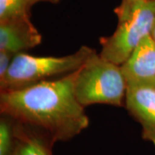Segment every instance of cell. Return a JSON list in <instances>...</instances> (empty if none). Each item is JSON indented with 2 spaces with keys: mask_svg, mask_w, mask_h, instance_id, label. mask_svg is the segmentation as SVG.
I'll list each match as a JSON object with an SVG mask.
<instances>
[{
  "mask_svg": "<svg viewBox=\"0 0 155 155\" xmlns=\"http://www.w3.org/2000/svg\"><path fill=\"white\" fill-rule=\"evenodd\" d=\"M77 71L25 88L1 91V113L43 130L54 143L74 138L89 126L84 107L75 95Z\"/></svg>",
  "mask_w": 155,
  "mask_h": 155,
  "instance_id": "cell-1",
  "label": "cell"
},
{
  "mask_svg": "<svg viewBox=\"0 0 155 155\" xmlns=\"http://www.w3.org/2000/svg\"><path fill=\"white\" fill-rule=\"evenodd\" d=\"M95 52L82 46L75 53L61 57L17 54L5 76L0 78L1 91L25 88L57 76L68 75L78 70Z\"/></svg>",
  "mask_w": 155,
  "mask_h": 155,
  "instance_id": "cell-2",
  "label": "cell"
},
{
  "mask_svg": "<svg viewBox=\"0 0 155 155\" xmlns=\"http://www.w3.org/2000/svg\"><path fill=\"white\" fill-rule=\"evenodd\" d=\"M74 90L84 107L96 104L122 106L127 82L120 66L95 52L77 71Z\"/></svg>",
  "mask_w": 155,
  "mask_h": 155,
  "instance_id": "cell-3",
  "label": "cell"
},
{
  "mask_svg": "<svg viewBox=\"0 0 155 155\" xmlns=\"http://www.w3.org/2000/svg\"><path fill=\"white\" fill-rule=\"evenodd\" d=\"M118 26L110 36L101 39L99 55L118 66L122 65L146 37L155 23V0H147L125 10L116 9Z\"/></svg>",
  "mask_w": 155,
  "mask_h": 155,
  "instance_id": "cell-4",
  "label": "cell"
},
{
  "mask_svg": "<svg viewBox=\"0 0 155 155\" xmlns=\"http://www.w3.org/2000/svg\"><path fill=\"white\" fill-rule=\"evenodd\" d=\"M126 108L142 127L143 138L155 145V87L153 84H127Z\"/></svg>",
  "mask_w": 155,
  "mask_h": 155,
  "instance_id": "cell-5",
  "label": "cell"
},
{
  "mask_svg": "<svg viewBox=\"0 0 155 155\" xmlns=\"http://www.w3.org/2000/svg\"><path fill=\"white\" fill-rule=\"evenodd\" d=\"M41 39L28 16L0 22V51L23 53L41 44Z\"/></svg>",
  "mask_w": 155,
  "mask_h": 155,
  "instance_id": "cell-6",
  "label": "cell"
},
{
  "mask_svg": "<svg viewBox=\"0 0 155 155\" xmlns=\"http://www.w3.org/2000/svg\"><path fill=\"white\" fill-rule=\"evenodd\" d=\"M127 84H154L155 42L149 35L120 66Z\"/></svg>",
  "mask_w": 155,
  "mask_h": 155,
  "instance_id": "cell-7",
  "label": "cell"
},
{
  "mask_svg": "<svg viewBox=\"0 0 155 155\" xmlns=\"http://www.w3.org/2000/svg\"><path fill=\"white\" fill-rule=\"evenodd\" d=\"M52 140L47 134H40L25 128L16 122L15 146L11 155H53Z\"/></svg>",
  "mask_w": 155,
  "mask_h": 155,
  "instance_id": "cell-8",
  "label": "cell"
},
{
  "mask_svg": "<svg viewBox=\"0 0 155 155\" xmlns=\"http://www.w3.org/2000/svg\"><path fill=\"white\" fill-rule=\"evenodd\" d=\"M31 0H0V22L28 16Z\"/></svg>",
  "mask_w": 155,
  "mask_h": 155,
  "instance_id": "cell-9",
  "label": "cell"
},
{
  "mask_svg": "<svg viewBox=\"0 0 155 155\" xmlns=\"http://www.w3.org/2000/svg\"><path fill=\"white\" fill-rule=\"evenodd\" d=\"M14 120L4 116L0 120V155H11L15 146Z\"/></svg>",
  "mask_w": 155,
  "mask_h": 155,
  "instance_id": "cell-10",
  "label": "cell"
},
{
  "mask_svg": "<svg viewBox=\"0 0 155 155\" xmlns=\"http://www.w3.org/2000/svg\"><path fill=\"white\" fill-rule=\"evenodd\" d=\"M15 55L7 51H0V78L5 76Z\"/></svg>",
  "mask_w": 155,
  "mask_h": 155,
  "instance_id": "cell-11",
  "label": "cell"
},
{
  "mask_svg": "<svg viewBox=\"0 0 155 155\" xmlns=\"http://www.w3.org/2000/svg\"><path fill=\"white\" fill-rule=\"evenodd\" d=\"M145 1H147V0H122V3L121 5L118 6L116 9H119V10H125V9H128L130 7H133V6L138 5L140 3H142Z\"/></svg>",
  "mask_w": 155,
  "mask_h": 155,
  "instance_id": "cell-12",
  "label": "cell"
},
{
  "mask_svg": "<svg viewBox=\"0 0 155 155\" xmlns=\"http://www.w3.org/2000/svg\"><path fill=\"white\" fill-rule=\"evenodd\" d=\"M59 1H60V0H31V5H33L38 3V2H49V3L56 4V3H58Z\"/></svg>",
  "mask_w": 155,
  "mask_h": 155,
  "instance_id": "cell-13",
  "label": "cell"
},
{
  "mask_svg": "<svg viewBox=\"0 0 155 155\" xmlns=\"http://www.w3.org/2000/svg\"><path fill=\"white\" fill-rule=\"evenodd\" d=\"M151 36H152V38H153V40L154 41V42H155V23H154V26H153V30H152Z\"/></svg>",
  "mask_w": 155,
  "mask_h": 155,
  "instance_id": "cell-14",
  "label": "cell"
},
{
  "mask_svg": "<svg viewBox=\"0 0 155 155\" xmlns=\"http://www.w3.org/2000/svg\"><path fill=\"white\" fill-rule=\"evenodd\" d=\"M153 85H154V87H155V84H153Z\"/></svg>",
  "mask_w": 155,
  "mask_h": 155,
  "instance_id": "cell-15",
  "label": "cell"
}]
</instances>
